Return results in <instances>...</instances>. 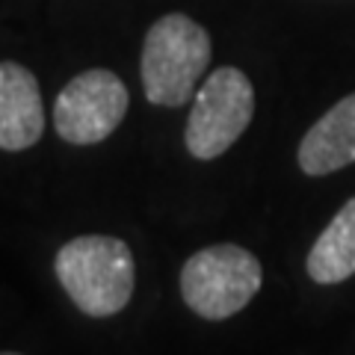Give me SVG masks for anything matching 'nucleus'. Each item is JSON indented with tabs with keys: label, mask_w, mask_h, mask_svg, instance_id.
Returning <instances> with one entry per match:
<instances>
[{
	"label": "nucleus",
	"mask_w": 355,
	"mask_h": 355,
	"mask_svg": "<svg viewBox=\"0 0 355 355\" xmlns=\"http://www.w3.org/2000/svg\"><path fill=\"white\" fill-rule=\"evenodd\" d=\"M210 65V36L190 15L154 21L142 44V89L157 107H181L196 95Z\"/></svg>",
	"instance_id": "obj_2"
},
{
	"label": "nucleus",
	"mask_w": 355,
	"mask_h": 355,
	"mask_svg": "<svg viewBox=\"0 0 355 355\" xmlns=\"http://www.w3.org/2000/svg\"><path fill=\"white\" fill-rule=\"evenodd\" d=\"M53 270L62 291L86 317H113L125 311L137 284L133 252L125 240L107 234L69 240L53 258Z\"/></svg>",
	"instance_id": "obj_1"
},
{
	"label": "nucleus",
	"mask_w": 355,
	"mask_h": 355,
	"mask_svg": "<svg viewBox=\"0 0 355 355\" xmlns=\"http://www.w3.org/2000/svg\"><path fill=\"white\" fill-rule=\"evenodd\" d=\"M44 133L39 80L18 62H0V148L27 151Z\"/></svg>",
	"instance_id": "obj_6"
},
{
	"label": "nucleus",
	"mask_w": 355,
	"mask_h": 355,
	"mask_svg": "<svg viewBox=\"0 0 355 355\" xmlns=\"http://www.w3.org/2000/svg\"><path fill=\"white\" fill-rule=\"evenodd\" d=\"M299 169L311 178H323L355 163V92L340 98L311 128L296 151Z\"/></svg>",
	"instance_id": "obj_7"
},
{
	"label": "nucleus",
	"mask_w": 355,
	"mask_h": 355,
	"mask_svg": "<svg viewBox=\"0 0 355 355\" xmlns=\"http://www.w3.org/2000/svg\"><path fill=\"white\" fill-rule=\"evenodd\" d=\"M130 95L121 77L89 69L69 80L53 104V128L71 146H95L113 133L128 113Z\"/></svg>",
	"instance_id": "obj_5"
},
{
	"label": "nucleus",
	"mask_w": 355,
	"mask_h": 355,
	"mask_svg": "<svg viewBox=\"0 0 355 355\" xmlns=\"http://www.w3.org/2000/svg\"><path fill=\"white\" fill-rule=\"evenodd\" d=\"M254 116V89L240 69L222 65L196 89L184 142L196 160H216L243 137Z\"/></svg>",
	"instance_id": "obj_4"
},
{
	"label": "nucleus",
	"mask_w": 355,
	"mask_h": 355,
	"mask_svg": "<svg viewBox=\"0 0 355 355\" xmlns=\"http://www.w3.org/2000/svg\"><path fill=\"white\" fill-rule=\"evenodd\" d=\"M263 270L249 249L219 243L190 254L181 270V296L190 311L205 320H228L240 314L261 291Z\"/></svg>",
	"instance_id": "obj_3"
},
{
	"label": "nucleus",
	"mask_w": 355,
	"mask_h": 355,
	"mask_svg": "<svg viewBox=\"0 0 355 355\" xmlns=\"http://www.w3.org/2000/svg\"><path fill=\"white\" fill-rule=\"evenodd\" d=\"M308 275L317 284H340L355 275V196L338 210L311 246Z\"/></svg>",
	"instance_id": "obj_8"
},
{
	"label": "nucleus",
	"mask_w": 355,
	"mask_h": 355,
	"mask_svg": "<svg viewBox=\"0 0 355 355\" xmlns=\"http://www.w3.org/2000/svg\"><path fill=\"white\" fill-rule=\"evenodd\" d=\"M0 355H18V352H0Z\"/></svg>",
	"instance_id": "obj_9"
}]
</instances>
